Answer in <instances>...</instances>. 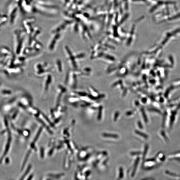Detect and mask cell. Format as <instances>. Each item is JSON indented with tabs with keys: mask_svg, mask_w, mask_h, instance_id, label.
I'll list each match as a JSON object with an SVG mask.
<instances>
[{
	"mask_svg": "<svg viewBox=\"0 0 180 180\" xmlns=\"http://www.w3.org/2000/svg\"><path fill=\"white\" fill-rule=\"evenodd\" d=\"M135 133L136 134H137V135H138L140 136L143 137L147 139L148 138V136L146 135V134L142 133L141 132V131L136 130L135 131Z\"/></svg>",
	"mask_w": 180,
	"mask_h": 180,
	"instance_id": "obj_16",
	"label": "cell"
},
{
	"mask_svg": "<svg viewBox=\"0 0 180 180\" xmlns=\"http://www.w3.org/2000/svg\"><path fill=\"white\" fill-rule=\"evenodd\" d=\"M79 76L77 70L69 71L67 72L65 79V84L68 85L71 88H75L77 84V77Z\"/></svg>",
	"mask_w": 180,
	"mask_h": 180,
	"instance_id": "obj_5",
	"label": "cell"
},
{
	"mask_svg": "<svg viewBox=\"0 0 180 180\" xmlns=\"http://www.w3.org/2000/svg\"><path fill=\"white\" fill-rule=\"evenodd\" d=\"M180 19V11L174 12L168 17L160 21V23L173 22Z\"/></svg>",
	"mask_w": 180,
	"mask_h": 180,
	"instance_id": "obj_12",
	"label": "cell"
},
{
	"mask_svg": "<svg viewBox=\"0 0 180 180\" xmlns=\"http://www.w3.org/2000/svg\"><path fill=\"white\" fill-rule=\"evenodd\" d=\"M55 68L59 73H61L63 71V66L62 62L60 59H58L55 63Z\"/></svg>",
	"mask_w": 180,
	"mask_h": 180,
	"instance_id": "obj_13",
	"label": "cell"
},
{
	"mask_svg": "<svg viewBox=\"0 0 180 180\" xmlns=\"http://www.w3.org/2000/svg\"><path fill=\"white\" fill-rule=\"evenodd\" d=\"M154 4L150 9V12H154L161 9L170 7H176L177 3L175 1L170 0H156L154 1Z\"/></svg>",
	"mask_w": 180,
	"mask_h": 180,
	"instance_id": "obj_4",
	"label": "cell"
},
{
	"mask_svg": "<svg viewBox=\"0 0 180 180\" xmlns=\"http://www.w3.org/2000/svg\"><path fill=\"white\" fill-rule=\"evenodd\" d=\"M180 34V28H177L173 30L166 32L162 42V45H164L170 40L174 37H175Z\"/></svg>",
	"mask_w": 180,
	"mask_h": 180,
	"instance_id": "obj_6",
	"label": "cell"
},
{
	"mask_svg": "<svg viewBox=\"0 0 180 180\" xmlns=\"http://www.w3.org/2000/svg\"><path fill=\"white\" fill-rule=\"evenodd\" d=\"M8 21L11 26L15 24L17 21L19 13L20 11L17 4L14 1L8 2Z\"/></svg>",
	"mask_w": 180,
	"mask_h": 180,
	"instance_id": "obj_1",
	"label": "cell"
},
{
	"mask_svg": "<svg viewBox=\"0 0 180 180\" xmlns=\"http://www.w3.org/2000/svg\"><path fill=\"white\" fill-rule=\"evenodd\" d=\"M123 176V169L122 167L120 168V175L119 178L122 179Z\"/></svg>",
	"mask_w": 180,
	"mask_h": 180,
	"instance_id": "obj_19",
	"label": "cell"
},
{
	"mask_svg": "<svg viewBox=\"0 0 180 180\" xmlns=\"http://www.w3.org/2000/svg\"><path fill=\"white\" fill-rule=\"evenodd\" d=\"M102 107L101 106L100 107H99V108L98 114V120H100L101 119L102 115Z\"/></svg>",
	"mask_w": 180,
	"mask_h": 180,
	"instance_id": "obj_17",
	"label": "cell"
},
{
	"mask_svg": "<svg viewBox=\"0 0 180 180\" xmlns=\"http://www.w3.org/2000/svg\"><path fill=\"white\" fill-rule=\"evenodd\" d=\"M141 111H142V115H143V118H144V120L145 122H148L147 118V117H146V114H145V113L144 111V110L143 109H142Z\"/></svg>",
	"mask_w": 180,
	"mask_h": 180,
	"instance_id": "obj_18",
	"label": "cell"
},
{
	"mask_svg": "<svg viewBox=\"0 0 180 180\" xmlns=\"http://www.w3.org/2000/svg\"><path fill=\"white\" fill-rule=\"evenodd\" d=\"M50 39L48 45V49L50 52H52L55 49L58 42L61 37V33H55Z\"/></svg>",
	"mask_w": 180,
	"mask_h": 180,
	"instance_id": "obj_9",
	"label": "cell"
},
{
	"mask_svg": "<svg viewBox=\"0 0 180 180\" xmlns=\"http://www.w3.org/2000/svg\"><path fill=\"white\" fill-rule=\"evenodd\" d=\"M34 68L35 74L39 77H44L46 75L50 74L52 69L47 63L45 62L36 64Z\"/></svg>",
	"mask_w": 180,
	"mask_h": 180,
	"instance_id": "obj_3",
	"label": "cell"
},
{
	"mask_svg": "<svg viewBox=\"0 0 180 180\" xmlns=\"http://www.w3.org/2000/svg\"><path fill=\"white\" fill-rule=\"evenodd\" d=\"M139 160V157H138L136 158V162H135V165H134V168H133V171L132 172V174H131V176H132L133 177L135 176V174L136 173V169L138 165Z\"/></svg>",
	"mask_w": 180,
	"mask_h": 180,
	"instance_id": "obj_14",
	"label": "cell"
},
{
	"mask_svg": "<svg viewBox=\"0 0 180 180\" xmlns=\"http://www.w3.org/2000/svg\"><path fill=\"white\" fill-rule=\"evenodd\" d=\"M35 22L34 19L33 18H26L23 21V28L25 29L26 33L29 34L32 31V28Z\"/></svg>",
	"mask_w": 180,
	"mask_h": 180,
	"instance_id": "obj_11",
	"label": "cell"
},
{
	"mask_svg": "<svg viewBox=\"0 0 180 180\" xmlns=\"http://www.w3.org/2000/svg\"><path fill=\"white\" fill-rule=\"evenodd\" d=\"M148 149V146L147 145H146V146H145V149L144 152V154L143 155L144 158L147 154Z\"/></svg>",
	"mask_w": 180,
	"mask_h": 180,
	"instance_id": "obj_20",
	"label": "cell"
},
{
	"mask_svg": "<svg viewBox=\"0 0 180 180\" xmlns=\"http://www.w3.org/2000/svg\"><path fill=\"white\" fill-rule=\"evenodd\" d=\"M141 153L140 152H131V155H139Z\"/></svg>",
	"mask_w": 180,
	"mask_h": 180,
	"instance_id": "obj_22",
	"label": "cell"
},
{
	"mask_svg": "<svg viewBox=\"0 0 180 180\" xmlns=\"http://www.w3.org/2000/svg\"><path fill=\"white\" fill-rule=\"evenodd\" d=\"M73 22L74 21L72 20H65L53 29L51 31V33L54 34L61 33L62 31L65 30L69 25H72Z\"/></svg>",
	"mask_w": 180,
	"mask_h": 180,
	"instance_id": "obj_8",
	"label": "cell"
},
{
	"mask_svg": "<svg viewBox=\"0 0 180 180\" xmlns=\"http://www.w3.org/2000/svg\"><path fill=\"white\" fill-rule=\"evenodd\" d=\"M138 127L142 129L143 128V127H142V123L140 121H139L138 122Z\"/></svg>",
	"mask_w": 180,
	"mask_h": 180,
	"instance_id": "obj_23",
	"label": "cell"
},
{
	"mask_svg": "<svg viewBox=\"0 0 180 180\" xmlns=\"http://www.w3.org/2000/svg\"><path fill=\"white\" fill-rule=\"evenodd\" d=\"M119 112H117L116 113H115L114 119V121H116L117 120V117H118V116H119Z\"/></svg>",
	"mask_w": 180,
	"mask_h": 180,
	"instance_id": "obj_21",
	"label": "cell"
},
{
	"mask_svg": "<svg viewBox=\"0 0 180 180\" xmlns=\"http://www.w3.org/2000/svg\"><path fill=\"white\" fill-rule=\"evenodd\" d=\"M102 135L104 137L106 138H119V136L115 134L103 133L102 134Z\"/></svg>",
	"mask_w": 180,
	"mask_h": 180,
	"instance_id": "obj_15",
	"label": "cell"
},
{
	"mask_svg": "<svg viewBox=\"0 0 180 180\" xmlns=\"http://www.w3.org/2000/svg\"><path fill=\"white\" fill-rule=\"evenodd\" d=\"M63 50L69 66L72 70H77L78 68L77 61L75 54L68 45L64 47Z\"/></svg>",
	"mask_w": 180,
	"mask_h": 180,
	"instance_id": "obj_2",
	"label": "cell"
},
{
	"mask_svg": "<svg viewBox=\"0 0 180 180\" xmlns=\"http://www.w3.org/2000/svg\"><path fill=\"white\" fill-rule=\"evenodd\" d=\"M67 91L66 88L63 85H59L56 89L55 96V103L56 105L58 106L61 101L62 98Z\"/></svg>",
	"mask_w": 180,
	"mask_h": 180,
	"instance_id": "obj_10",
	"label": "cell"
},
{
	"mask_svg": "<svg viewBox=\"0 0 180 180\" xmlns=\"http://www.w3.org/2000/svg\"><path fill=\"white\" fill-rule=\"evenodd\" d=\"M44 77L42 83V91L44 93H46L49 90L52 81V77L50 74L46 75Z\"/></svg>",
	"mask_w": 180,
	"mask_h": 180,
	"instance_id": "obj_7",
	"label": "cell"
}]
</instances>
